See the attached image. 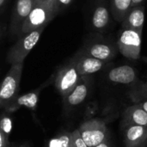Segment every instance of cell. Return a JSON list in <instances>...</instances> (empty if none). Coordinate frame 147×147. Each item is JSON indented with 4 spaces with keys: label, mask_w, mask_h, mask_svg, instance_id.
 Returning a JSON list of instances; mask_svg holds the SVG:
<instances>
[{
    "label": "cell",
    "mask_w": 147,
    "mask_h": 147,
    "mask_svg": "<svg viewBox=\"0 0 147 147\" xmlns=\"http://www.w3.org/2000/svg\"><path fill=\"white\" fill-rule=\"evenodd\" d=\"M0 147H10L9 138L0 129Z\"/></svg>",
    "instance_id": "cb8c5ba5"
},
{
    "label": "cell",
    "mask_w": 147,
    "mask_h": 147,
    "mask_svg": "<svg viewBox=\"0 0 147 147\" xmlns=\"http://www.w3.org/2000/svg\"><path fill=\"white\" fill-rule=\"evenodd\" d=\"M78 132L89 147H95L110 136V132L104 119L93 118L84 121L78 128Z\"/></svg>",
    "instance_id": "8992f818"
},
{
    "label": "cell",
    "mask_w": 147,
    "mask_h": 147,
    "mask_svg": "<svg viewBox=\"0 0 147 147\" xmlns=\"http://www.w3.org/2000/svg\"><path fill=\"white\" fill-rule=\"evenodd\" d=\"M94 79L91 75L81 76L75 88L63 99V110L65 115H70L71 112L79 108L89 98L92 92Z\"/></svg>",
    "instance_id": "5b68a950"
},
{
    "label": "cell",
    "mask_w": 147,
    "mask_h": 147,
    "mask_svg": "<svg viewBox=\"0 0 147 147\" xmlns=\"http://www.w3.org/2000/svg\"><path fill=\"white\" fill-rule=\"evenodd\" d=\"M72 1L73 0H55V3H56L59 12L61 13L64 9L68 8L71 4Z\"/></svg>",
    "instance_id": "603a6c76"
},
{
    "label": "cell",
    "mask_w": 147,
    "mask_h": 147,
    "mask_svg": "<svg viewBox=\"0 0 147 147\" xmlns=\"http://www.w3.org/2000/svg\"><path fill=\"white\" fill-rule=\"evenodd\" d=\"M145 22V4L132 7L123 21L122 28L136 30L142 33Z\"/></svg>",
    "instance_id": "9a60e30c"
},
{
    "label": "cell",
    "mask_w": 147,
    "mask_h": 147,
    "mask_svg": "<svg viewBox=\"0 0 147 147\" xmlns=\"http://www.w3.org/2000/svg\"><path fill=\"white\" fill-rule=\"evenodd\" d=\"M145 2H146V0H132V7H135V6L140 5V4H145L144 3Z\"/></svg>",
    "instance_id": "484cf974"
},
{
    "label": "cell",
    "mask_w": 147,
    "mask_h": 147,
    "mask_svg": "<svg viewBox=\"0 0 147 147\" xmlns=\"http://www.w3.org/2000/svg\"><path fill=\"white\" fill-rule=\"evenodd\" d=\"M109 7L114 19L121 22L132 7V0H111Z\"/></svg>",
    "instance_id": "ac0fdd59"
},
{
    "label": "cell",
    "mask_w": 147,
    "mask_h": 147,
    "mask_svg": "<svg viewBox=\"0 0 147 147\" xmlns=\"http://www.w3.org/2000/svg\"><path fill=\"white\" fill-rule=\"evenodd\" d=\"M129 96L134 104L139 105L147 113V86L144 82H139L129 91Z\"/></svg>",
    "instance_id": "e0dca14e"
},
{
    "label": "cell",
    "mask_w": 147,
    "mask_h": 147,
    "mask_svg": "<svg viewBox=\"0 0 147 147\" xmlns=\"http://www.w3.org/2000/svg\"><path fill=\"white\" fill-rule=\"evenodd\" d=\"M71 132L62 131L53 138L50 139L45 147H71Z\"/></svg>",
    "instance_id": "d6986e66"
},
{
    "label": "cell",
    "mask_w": 147,
    "mask_h": 147,
    "mask_svg": "<svg viewBox=\"0 0 147 147\" xmlns=\"http://www.w3.org/2000/svg\"><path fill=\"white\" fill-rule=\"evenodd\" d=\"M118 51L127 59L137 60L140 57L142 33L122 28L116 42Z\"/></svg>",
    "instance_id": "52a82bcc"
},
{
    "label": "cell",
    "mask_w": 147,
    "mask_h": 147,
    "mask_svg": "<svg viewBox=\"0 0 147 147\" xmlns=\"http://www.w3.org/2000/svg\"><path fill=\"white\" fill-rule=\"evenodd\" d=\"M80 78L73 57L61 65L52 76L53 84L62 97L68 95L75 88Z\"/></svg>",
    "instance_id": "7a4b0ae2"
},
{
    "label": "cell",
    "mask_w": 147,
    "mask_h": 147,
    "mask_svg": "<svg viewBox=\"0 0 147 147\" xmlns=\"http://www.w3.org/2000/svg\"><path fill=\"white\" fill-rule=\"evenodd\" d=\"M125 147H135L147 139V127L134 124L121 125Z\"/></svg>",
    "instance_id": "5bb4252c"
},
{
    "label": "cell",
    "mask_w": 147,
    "mask_h": 147,
    "mask_svg": "<svg viewBox=\"0 0 147 147\" xmlns=\"http://www.w3.org/2000/svg\"><path fill=\"white\" fill-rule=\"evenodd\" d=\"M80 50L89 56L109 63L115 58L118 52V47L117 45L115 46L109 41L90 38L85 40Z\"/></svg>",
    "instance_id": "ba28073f"
},
{
    "label": "cell",
    "mask_w": 147,
    "mask_h": 147,
    "mask_svg": "<svg viewBox=\"0 0 147 147\" xmlns=\"http://www.w3.org/2000/svg\"><path fill=\"white\" fill-rule=\"evenodd\" d=\"M59 14L55 0H35L28 18L22 26L21 35L47 25Z\"/></svg>",
    "instance_id": "6da1fadb"
},
{
    "label": "cell",
    "mask_w": 147,
    "mask_h": 147,
    "mask_svg": "<svg viewBox=\"0 0 147 147\" xmlns=\"http://www.w3.org/2000/svg\"><path fill=\"white\" fill-rule=\"evenodd\" d=\"M3 25H2V23H1V22H0V35L2 34V33H3Z\"/></svg>",
    "instance_id": "f546056e"
},
{
    "label": "cell",
    "mask_w": 147,
    "mask_h": 147,
    "mask_svg": "<svg viewBox=\"0 0 147 147\" xmlns=\"http://www.w3.org/2000/svg\"><path fill=\"white\" fill-rule=\"evenodd\" d=\"M7 2H8V0H0V14L3 10V9L5 8Z\"/></svg>",
    "instance_id": "4316f807"
},
{
    "label": "cell",
    "mask_w": 147,
    "mask_h": 147,
    "mask_svg": "<svg viewBox=\"0 0 147 147\" xmlns=\"http://www.w3.org/2000/svg\"><path fill=\"white\" fill-rule=\"evenodd\" d=\"M45 28H39L18 37L17 41L7 53L6 60L9 64L14 65L24 62L25 58L34 47L40 40Z\"/></svg>",
    "instance_id": "277c9868"
},
{
    "label": "cell",
    "mask_w": 147,
    "mask_h": 147,
    "mask_svg": "<svg viewBox=\"0 0 147 147\" xmlns=\"http://www.w3.org/2000/svg\"><path fill=\"white\" fill-rule=\"evenodd\" d=\"M34 3L35 0H16L9 22V32L12 36L19 37L21 35L24 22L28 18Z\"/></svg>",
    "instance_id": "9c48e42d"
},
{
    "label": "cell",
    "mask_w": 147,
    "mask_h": 147,
    "mask_svg": "<svg viewBox=\"0 0 147 147\" xmlns=\"http://www.w3.org/2000/svg\"><path fill=\"white\" fill-rule=\"evenodd\" d=\"M95 147H114V145H113V141L111 140V136H109L106 140H104L102 143H101L100 145L96 146Z\"/></svg>",
    "instance_id": "d4e9b609"
},
{
    "label": "cell",
    "mask_w": 147,
    "mask_h": 147,
    "mask_svg": "<svg viewBox=\"0 0 147 147\" xmlns=\"http://www.w3.org/2000/svg\"><path fill=\"white\" fill-rule=\"evenodd\" d=\"M99 109V106L97 102H90L87 107H86V110H85V121L86 120H90V119H93L94 116L96 115V113L98 112Z\"/></svg>",
    "instance_id": "44dd1931"
},
{
    "label": "cell",
    "mask_w": 147,
    "mask_h": 147,
    "mask_svg": "<svg viewBox=\"0 0 147 147\" xmlns=\"http://www.w3.org/2000/svg\"><path fill=\"white\" fill-rule=\"evenodd\" d=\"M110 22V7L102 0L98 1L92 9L90 26L96 32L104 31Z\"/></svg>",
    "instance_id": "4fadbf2b"
},
{
    "label": "cell",
    "mask_w": 147,
    "mask_h": 147,
    "mask_svg": "<svg viewBox=\"0 0 147 147\" xmlns=\"http://www.w3.org/2000/svg\"><path fill=\"white\" fill-rule=\"evenodd\" d=\"M106 78L111 83L131 85L132 87L139 83L137 71L127 65L112 68L108 71Z\"/></svg>",
    "instance_id": "7c38bea8"
},
{
    "label": "cell",
    "mask_w": 147,
    "mask_h": 147,
    "mask_svg": "<svg viewBox=\"0 0 147 147\" xmlns=\"http://www.w3.org/2000/svg\"><path fill=\"white\" fill-rule=\"evenodd\" d=\"M24 62L11 65L0 84V109H4L17 96Z\"/></svg>",
    "instance_id": "3957f363"
},
{
    "label": "cell",
    "mask_w": 147,
    "mask_h": 147,
    "mask_svg": "<svg viewBox=\"0 0 147 147\" xmlns=\"http://www.w3.org/2000/svg\"><path fill=\"white\" fill-rule=\"evenodd\" d=\"M17 147H30V146L28 143H24V144H22V145H21V146H19Z\"/></svg>",
    "instance_id": "f1b7e54d"
},
{
    "label": "cell",
    "mask_w": 147,
    "mask_h": 147,
    "mask_svg": "<svg viewBox=\"0 0 147 147\" xmlns=\"http://www.w3.org/2000/svg\"><path fill=\"white\" fill-rule=\"evenodd\" d=\"M0 129L8 138H9V135L13 131V120L8 115V113L3 112L0 115Z\"/></svg>",
    "instance_id": "ffe728a7"
},
{
    "label": "cell",
    "mask_w": 147,
    "mask_h": 147,
    "mask_svg": "<svg viewBox=\"0 0 147 147\" xmlns=\"http://www.w3.org/2000/svg\"><path fill=\"white\" fill-rule=\"evenodd\" d=\"M134 124L147 127V113L137 104L127 107L122 112L121 125Z\"/></svg>",
    "instance_id": "2e32d148"
},
{
    "label": "cell",
    "mask_w": 147,
    "mask_h": 147,
    "mask_svg": "<svg viewBox=\"0 0 147 147\" xmlns=\"http://www.w3.org/2000/svg\"><path fill=\"white\" fill-rule=\"evenodd\" d=\"M77 70L80 76H88L102 71L109 63L89 56L79 50L73 56Z\"/></svg>",
    "instance_id": "8fae6325"
},
{
    "label": "cell",
    "mask_w": 147,
    "mask_h": 147,
    "mask_svg": "<svg viewBox=\"0 0 147 147\" xmlns=\"http://www.w3.org/2000/svg\"><path fill=\"white\" fill-rule=\"evenodd\" d=\"M71 147H89L83 140L78 128L71 132Z\"/></svg>",
    "instance_id": "7402d4cb"
},
{
    "label": "cell",
    "mask_w": 147,
    "mask_h": 147,
    "mask_svg": "<svg viewBox=\"0 0 147 147\" xmlns=\"http://www.w3.org/2000/svg\"><path fill=\"white\" fill-rule=\"evenodd\" d=\"M135 147H147V139L144 142H142L141 144H140L139 146H137Z\"/></svg>",
    "instance_id": "83f0119b"
},
{
    "label": "cell",
    "mask_w": 147,
    "mask_h": 147,
    "mask_svg": "<svg viewBox=\"0 0 147 147\" xmlns=\"http://www.w3.org/2000/svg\"><path fill=\"white\" fill-rule=\"evenodd\" d=\"M53 84V78L52 77L49 78V80H47V82H45L43 84H41L40 87H38L37 89L24 94L22 96H17L4 109L3 112L5 113H12L16 111L17 109H19L22 107H25L28 108L31 110H35L37 108V103H38V100H39V96L41 92V90L47 86V84Z\"/></svg>",
    "instance_id": "30bf717a"
},
{
    "label": "cell",
    "mask_w": 147,
    "mask_h": 147,
    "mask_svg": "<svg viewBox=\"0 0 147 147\" xmlns=\"http://www.w3.org/2000/svg\"><path fill=\"white\" fill-rule=\"evenodd\" d=\"M144 84H145V85H146V86H147V80L146 81V82H144Z\"/></svg>",
    "instance_id": "4dcf8cb0"
}]
</instances>
